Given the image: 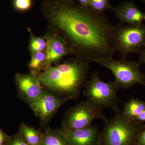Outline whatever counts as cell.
I'll return each instance as SVG.
<instances>
[{
	"label": "cell",
	"mask_w": 145,
	"mask_h": 145,
	"mask_svg": "<svg viewBox=\"0 0 145 145\" xmlns=\"http://www.w3.org/2000/svg\"><path fill=\"white\" fill-rule=\"evenodd\" d=\"M40 145H69L63 131L47 130Z\"/></svg>",
	"instance_id": "14"
},
{
	"label": "cell",
	"mask_w": 145,
	"mask_h": 145,
	"mask_svg": "<svg viewBox=\"0 0 145 145\" xmlns=\"http://www.w3.org/2000/svg\"><path fill=\"white\" fill-rule=\"evenodd\" d=\"M10 145H29L24 140L23 137H18L16 138Z\"/></svg>",
	"instance_id": "21"
},
{
	"label": "cell",
	"mask_w": 145,
	"mask_h": 145,
	"mask_svg": "<svg viewBox=\"0 0 145 145\" xmlns=\"http://www.w3.org/2000/svg\"><path fill=\"white\" fill-rule=\"evenodd\" d=\"M16 82L21 96L30 105L39 98L44 89L37 78L32 75L18 74Z\"/></svg>",
	"instance_id": "9"
},
{
	"label": "cell",
	"mask_w": 145,
	"mask_h": 145,
	"mask_svg": "<svg viewBox=\"0 0 145 145\" xmlns=\"http://www.w3.org/2000/svg\"><path fill=\"white\" fill-rule=\"evenodd\" d=\"M139 62L145 64V47L139 52Z\"/></svg>",
	"instance_id": "22"
},
{
	"label": "cell",
	"mask_w": 145,
	"mask_h": 145,
	"mask_svg": "<svg viewBox=\"0 0 145 145\" xmlns=\"http://www.w3.org/2000/svg\"><path fill=\"white\" fill-rule=\"evenodd\" d=\"M62 131L69 145H100V136L96 125L83 129Z\"/></svg>",
	"instance_id": "11"
},
{
	"label": "cell",
	"mask_w": 145,
	"mask_h": 145,
	"mask_svg": "<svg viewBox=\"0 0 145 145\" xmlns=\"http://www.w3.org/2000/svg\"><path fill=\"white\" fill-rule=\"evenodd\" d=\"M44 9L78 58L89 63L113 58L115 26L106 16L68 0L48 1Z\"/></svg>",
	"instance_id": "1"
},
{
	"label": "cell",
	"mask_w": 145,
	"mask_h": 145,
	"mask_svg": "<svg viewBox=\"0 0 145 145\" xmlns=\"http://www.w3.org/2000/svg\"><path fill=\"white\" fill-rule=\"evenodd\" d=\"M119 22L129 25H140L145 21V13L132 1L123 2L112 7Z\"/></svg>",
	"instance_id": "10"
},
{
	"label": "cell",
	"mask_w": 145,
	"mask_h": 145,
	"mask_svg": "<svg viewBox=\"0 0 145 145\" xmlns=\"http://www.w3.org/2000/svg\"><path fill=\"white\" fill-rule=\"evenodd\" d=\"M46 53L41 51L33 53L29 67L34 71H38L41 70L44 66L47 65Z\"/></svg>",
	"instance_id": "16"
},
{
	"label": "cell",
	"mask_w": 145,
	"mask_h": 145,
	"mask_svg": "<svg viewBox=\"0 0 145 145\" xmlns=\"http://www.w3.org/2000/svg\"><path fill=\"white\" fill-rule=\"evenodd\" d=\"M135 120L142 123L145 122V110L135 118Z\"/></svg>",
	"instance_id": "23"
},
{
	"label": "cell",
	"mask_w": 145,
	"mask_h": 145,
	"mask_svg": "<svg viewBox=\"0 0 145 145\" xmlns=\"http://www.w3.org/2000/svg\"><path fill=\"white\" fill-rule=\"evenodd\" d=\"M145 110V101L132 97L124 104L123 111L127 117L135 119Z\"/></svg>",
	"instance_id": "13"
},
{
	"label": "cell",
	"mask_w": 145,
	"mask_h": 145,
	"mask_svg": "<svg viewBox=\"0 0 145 145\" xmlns=\"http://www.w3.org/2000/svg\"><path fill=\"white\" fill-rule=\"evenodd\" d=\"M143 1H144V2H145V0H142Z\"/></svg>",
	"instance_id": "27"
},
{
	"label": "cell",
	"mask_w": 145,
	"mask_h": 145,
	"mask_svg": "<svg viewBox=\"0 0 145 145\" xmlns=\"http://www.w3.org/2000/svg\"><path fill=\"white\" fill-rule=\"evenodd\" d=\"M113 110L114 117L105 122L99 134L100 145H135L145 125L127 117L118 107Z\"/></svg>",
	"instance_id": "3"
},
{
	"label": "cell",
	"mask_w": 145,
	"mask_h": 145,
	"mask_svg": "<svg viewBox=\"0 0 145 145\" xmlns=\"http://www.w3.org/2000/svg\"><path fill=\"white\" fill-rule=\"evenodd\" d=\"M135 145H145V127L140 132Z\"/></svg>",
	"instance_id": "20"
},
{
	"label": "cell",
	"mask_w": 145,
	"mask_h": 145,
	"mask_svg": "<svg viewBox=\"0 0 145 145\" xmlns=\"http://www.w3.org/2000/svg\"><path fill=\"white\" fill-rule=\"evenodd\" d=\"M80 5L83 7L88 8L89 0H78Z\"/></svg>",
	"instance_id": "24"
},
{
	"label": "cell",
	"mask_w": 145,
	"mask_h": 145,
	"mask_svg": "<svg viewBox=\"0 0 145 145\" xmlns=\"http://www.w3.org/2000/svg\"><path fill=\"white\" fill-rule=\"evenodd\" d=\"M67 98H60L43 89L42 94L34 103L30 105L32 110L42 121H47Z\"/></svg>",
	"instance_id": "8"
},
{
	"label": "cell",
	"mask_w": 145,
	"mask_h": 145,
	"mask_svg": "<svg viewBox=\"0 0 145 145\" xmlns=\"http://www.w3.org/2000/svg\"><path fill=\"white\" fill-rule=\"evenodd\" d=\"M46 46V42L43 39L31 36L30 49L32 53L43 51Z\"/></svg>",
	"instance_id": "18"
},
{
	"label": "cell",
	"mask_w": 145,
	"mask_h": 145,
	"mask_svg": "<svg viewBox=\"0 0 145 145\" xmlns=\"http://www.w3.org/2000/svg\"><path fill=\"white\" fill-rule=\"evenodd\" d=\"M4 141V137L2 132L0 131V145H3Z\"/></svg>",
	"instance_id": "25"
},
{
	"label": "cell",
	"mask_w": 145,
	"mask_h": 145,
	"mask_svg": "<svg viewBox=\"0 0 145 145\" xmlns=\"http://www.w3.org/2000/svg\"><path fill=\"white\" fill-rule=\"evenodd\" d=\"M14 5L15 7L18 10H28L31 7V0H15Z\"/></svg>",
	"instance_id": "19"
},
{
	"label": "cell",
	"mask_w": 145,
	"mask_h": 145,
	"mask_svg": "<svg viewBox=\"0 0 145 145\" xmlns=\"http://www.w3.org/2000/svg\"><path fill=\"white\" fill-rule=\"evenodd\" d=\"M113 41L116 51L123 59L130 53L140 52L145 47V25H116Z\"/></svg>",
	"instance_id": "6"
},
{
	"label": "cell",
	"mask_w": 145,
	"mask_h": 145,
	"mask_svg": "<svg viewBox=\"0 0 145 145\" xmlns=\"http://www.w3.org/2000/svg\"><path fill=\"white\" fill-rule=\"evenodd\" d=\"M20 132L29 145H40L43 135L37 130L22 123L20 127Z\"/></svg>",
	"instance_id": "15"
},
{
	"label": "cell",
	"mask_w": 145,
	"mask_h": 145,
	"mask_svg": "<svg viewBox=\"0 0 145 145\" xmlns=\"http://www.w3.org/2000/svg\"><path fill=\"white\" fill-rule=\"evenodd\" d=\"M84 88L83 93L86 101L101 111L108 108L114 110L120 103L119 88L114 82L102 81L97 72L88 80Z\"/></svg>",
	"instance_id": "4"
},
{
	"label": "cell",
	"mask_w": 145,
	"mask_h": 145,
	"mask_svg": "<svg viewBox=\"0 0 145 145\" xmlns=\"http://www.w3.org/2000/svg\"><path fill=\"white\" fill-rule=\"evenodd\" d=\"M89 63L78 58L47 67L36 77L42 85L69 99H76L88 81Z\"/></svg>",
	"instance_id": "2"
},
{
	"label": "cell",
	"mask_w": 145,
	"mask_h": 145,
	"mask_svg": "<svg viewBox=\"0 0 145 145\" xmlns=\"http://www.w3.org/2000/svg\"><path fill=\"white\" fill-rule=\"evenodd\" d=\"M46 52L47 65L56 62L69 53L71 50L63 38L55 37L50 40Z\"/></svg>",
	"instance_id": "12"
},
{
	"label": "cell",
	"mask_w": 145,
	"mask_h": 145,
	"mask_svg": "<svg viewBox=\"0 0 145 145\" xmlns=\"http://www.w3.org/2000/svg\"><path fill=\"white\" fill-rule=\"evenodd\" d=\"M88 8L99 14H103L105 11L112 9L109 0H89Z\"/></svg>",
	"instance_id": "17"
},
{
	"label": "cell",
	"mask_w": 145,
	"mask_h": 145,
	"mask_svg": "<svg viewBox=\"0 0 145 145\" xmlns=\"http://www.w3.org/2000/svg\"><path fill=\"white\" fill-rule=\"evenodd\" d=\"M96 119L106 122V116L86 101L82 102L67 110L63 121L65 130H74L86 128L92 125Z\"/></svg>",
	"instance_id": "7"
},
{
	"label": "cell",
	"mask_w": 145,
	"mask_h": 145,
	"mask_svg": "<svg viewBox=\"0 0 145 145\" xmlns=\"http://www.w3.org/2000/svg\"><path fill=\"white\" fill-rule=\"evenodd\" d=\"M68 1H74L75 0H68Z\"/></svg>",
	"instance_id": "26"
},
{
	"label": "cell",
	"mask_w": 145,
	"mask_h": 145,
	"mask_svg": "<svg viewBox=\"0 0 145 145\" xmlns=\"http://www.w3.org/2000/svg\"><path fill=\"white\" fill-rule=\"evenodd\" d=\"M96 63L111 71L115 78L114 82L119 89H129L137 84L145 87V74L140 72L139 62L111 58L99 60Z\"/></svg>",
	"instance_id": "5"
}]
</instances>
